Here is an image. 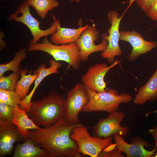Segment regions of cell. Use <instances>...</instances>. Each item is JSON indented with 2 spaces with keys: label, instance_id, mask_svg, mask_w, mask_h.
I'll return each instance as SVG.
<instances>
[{
  "label": "cell",
  "instance_id": "603a6c76",
  "mask_svg": "<svg viewBox=\"0 0 157 157\" xmlns=\"http://www.w3.org/2000/svg\"><path fill=\"white\" fill-rule=\"evenodd\" d=\"M0 102H3L14 108L21 106L22 103L15 91L0 89Z\"/></svg>",
  "mask_w": 157,
  "mask_h": 157
},
{
  "label": "cell",
  "instance_id": "3957f363",
  "mask_svg": "<svg viewBox=\"0 0 157 157\" xmlns=\"http://www.w3.org/2000/svg\"><path fill=\"white\" fill-rule=\"evenodd\" d=\"M85 87L89 101L82 110L84 112L104 111L110 114L117 111L121 104L127 103L132 99L129 94H118L114 89L107 88L105 91L98 92Z\"/></svg>",
  "mask_w": 157,
  "mask_h": 157
},
{
  "label": "cell",
  "instance_id": "9c48e42d",
  "mask_svg": "<svg viewBox=\"0 0 157 157\" xmlns=\"http://www.w3.org/2000/svg\"><path fill=\"white\" fill-rule=\"evenodd\" d=\"M125 117L124 113L117 111L110 113L107 117L101 119L94 127L93 136L105 138L115 134L127 136L129 132V128L122 126L120 124Z\"/></svg>",
  "mask_w": 157,
  "mask_h": 157
},
{
  "label": "cell",
  "instance_id": "ffe728a7",
  "mask_svg": "<svg viewBox=\"0 0 157 157\" xmlns=\"http://www.w3.org/2000/svg\"><path fill=\"white\" fill-rule=\"evenodd\" d=\"M28 72L27 69L20 70V78L18 80L15 88V91L21 100L24 99L27 95V94L31 85L39 75L36 70L34 71L33 74H31V71L27 74Z\"/></svg>",
  "mask_w": 157,
  "mask_h": 157
},
{
  "label": "cell",
  "instance_id": "5bb4252c",
  "mask_svg": "<svg viewBox=\"0 0 157 157\" xmlns=\"http://www.w3.org/2000/svg\"><path fill=\"white\" fill-rule=\"evenodd\" d=\"M24 139L12 122L0 119V156L10 154L14 144Z\"/></svg>",
  "mask_w": 157,
  "mask_h": 157
},
{
  "label": "cell",
  "instance_id": "44dd1931",
  "mask_svg": "<svg viewBox=\"0 0 157 157\" xmlns=\"http://www.w3.org/2000/svg\"><path fill=\"white\" fill-rule=\"evenodd\" d=\"M30 6L35 10L40 18H45L49 11L56 8L59 3L56 0H26Z\"/></svg>",
  "mask_w": 157,
  "mask_h": 157
},
{
  "label": "cell",
  "instance_id": "83f0119b",
  "mask_svg": "<svg viewBox=\"0 0 157 157\" xmlns=\"http://www.w3.org/2000/svg\"><path fill=\"white\" fill-rule=\"evenodd\" d=\"M112 150L108 151H104L103 152L102 151L99 154L98 157H125L122 152H119L117 149L114 151Z\"/></svg>",
  "mask_w": 157,
  "mask_h": 157
},
{
  "label": "cell",
  "instance_id": "ac0fdd59",
  "mask_svg": "<svg viewBox=\"0 0 157 157\" xmlns=\"http://www.w3.org/2000/svg\"><path fill=\"white\" fill-rule=\"evenodd\" d=\"M157 99V67L147 82L139 89L133 101L136 104L142 105L147 101Z\"/></svg>",
  "mask_w": 157,
  "mask_h": 157
},
{
  "label": "cell",
  "instance_id": "f546056e",
  "mask_svg": "<svg viewBox=\"0 0 157 157\" xmlns=\"http://www.w3.org/2000/svg\"><path fill=\"white\" fill-rule=\"evenodd\" d=\"M154 138H155V143H156L155 147H156V149H157V138L155 137H154ZM155 157H157V153H156V154L155 156Z\"/></svg>",
  "mask_w": 157,
  "mask_h": 157
},
{
  "label": "cell",
  "instance_id": "52a82bcc",
  "mask_svg": "<svg viewBox=\"0 0 157 157\" xmlns=\"http://www.w3.org/2000/svg\"><path fill=\"white\" fill-rule=\"evenodd\" d=\"M88 101V95L85 86L82 83L76 84L67 92L64 102V118L72 124L81 123L78 115Z\"/></svg>",
  "mask_w": 157,
  "mask_h": 157
},
{
  "label": "cell",
  "instance_id": "5b68a950",
  "mask_svg": "<svg viewBox=\"0 0 157 157\" xmlns=\"http://www.w3.org/2000/svg\"><path fill=\"white\" fill-rule=\"evenodd\" d=\"M29 6L26 0L25 1L17 7L14 13L10 15L8 20L25 24L30 30L33 37L29 44H35L38 43L41 38L47 37L55 32L57 28L56 19L53 15L54 21L50 27L45 30L42 29L40 26V22L31 14Z\"/></svg>",
  "mask_w": 157,
  "mask_h": 157
},
{
  "label": "cell",
  "instance_id": "8fae6325",
  "mask_svg": "<svg viewBox=\"0 0 157 157\" xmlns=\"http://www.w3.org/2000/svg\"><path fill=\"white\" fill-rule=\"evenodd\" d=\"M98 32L95 25L89 26L81 33L76 41L80 49L81 61H86L91 54L103 51L107 47L108 42L104 39L99 44H96L95 42L98 38Z\"/></svg>",
  "mask_w": 157,
  "mask_h": 157
},
{
  "label": "cell",
  "instance_id": "4dcf8cb0",
  "mask_svg": "<svg viewBox=\"0 0 157 157\" xmlns=\"http://www.w3.org/2000/svg\"><path fill=\"white\" fill-rule=\"evenodd\" d=\"M72 2H75L77 3H78L80 0H70Z\"/></svg>",
  "mask_w": 157,
  "mask_h": 157
},
{
  "label": "cell",
  "instance_id": "ba28073f",
  "mask_svg": "<svg viewBox=\"0 0 157 157\" xmlns=\"http://www.w3.org/2000/svg\"><path fill=\"white\" fill-rule=\"evenodd\" d=\"M124 14L119 17V13L115 10L110 11L107 13L111 25L107 31L108 35L104 34L103 37L108 42V44L101 55L103 58L106 59L110 63L112 64L115 61L116 56H120L122 54L119 45L120 36L119 26Z\"/></svg>",
  "mask_w": 157,
  "mask_h": 157
},
{
  "label": "cell",
  "instance_id": "8992f818",
  "mask_svg": "<svg viewBox=\"0 0 157 157\" xmlns=\"http://www.w3.org/2000/svg\"><path fill=\"white\" fill-rule=\"evenodd\" d=\"M70 137L76 143L79 153L92 157H98L101 152L112 143L111 137L100 138L91 137L87 128L83 125L75 128Z\"/></svg>",
  "mask_w": 157,
  "mask_h": 157
},
{
  "label": "cell",
  "instance_id": "30bf717a",
  "mask_svg": "<svg viewBox=\"0 0 157 157\" xmlns=\"http://www.w3.org/2000/svg\"><path fill=\"white\" fill-rule=\"evenodd\" d=\"M121 61L117 60L108 66L104 63L95 64L89 67L81 77L82 83L86 87L94 91L102 92L106 88L104 77L108 71Z\"/></svg>",
  "mask_w": 157,
  "mask_h": 157
},
{
  "label": "cell",
  "instance_id": "6da1fadb",
  "mask_svg": "<svg viewBox=\"0 0 157 157\" xmlns=\"http://www.w3.org/2000/svg\"><path fill=\"white\" fill-rule=\"evenodd\" d=\"M82 125L71 124L63 117L51 126L31 130L28 139L44 149L48 157H82L76 143L70 137L73 130Z\"/></svg>",
  "mask_w": 157,
  "mask_h": 157
},
{
  "label": "cell",
  "instance_id": "d6986e66",
  "mask_svg": "<svg viewBox=\"0 0 157 157\" xmlns=\"http://www.w3.org/2000/svg\"><path fill=\"white\" fill-rule=\"evenodd\" d=\"M47 152L29 139L17 145L13 157H48Z\"/></svg>",
  "mask_w": 157,
  "mask_h": 157
},
{
  "label": "cell",
  "instance_id": "4316f807",
  "mask_svg": "<svg viewBox=\"0 0 157 157\" xmlns=\"http://www.w3.org/2000/svg\"><path fill=\"white\" fill-rule=\"evenodd\" d=\"M144 13L152 20L157 21V1Z\"/></svg>",
  "mask_w": 157,
  "mask_h": 157
},
{
  "label": "cell",
  "instance_id": "7a4b0ae2",
  "mask_svg": "<svg viewBox=\"0 0 157 157\" xmlns=\"http://www.w3.org/2000/svg\"><path fill=\"white\" fill-rule=\"evenodd\" d=\"M65 99L57 91H52L41 100L31 102L28 116L39 126H51L64 117Z\"/></svg>",
  "mask_w": 157,
  "mask_h": 157
},
{
  "label": "cell",
  "instance_id": "e0dca14e",
  "mask_svg": "<svg viewBox=\"0 0 157 157\" xmlns=\"http://www.w3.org/2000/svg\"><path fill=\"white\" fill-rule=\"evenodd\" d=\"M25 108L22 109L19 106L14 108V116L12 123L24 140L28 138L30 130L41 129L39 126L29 118Z\"/></svg>",
  "mask_w": 157,
  "mask_h": 157
},
{
  "label": "cell",
  "instance_id": "4fadbf2b",
  "mask_svg": "<svg viewBox=\"0 0 157 157\" xmlns=\"http://www.w3.org/2000/svg\"><path fill=\"white\" fill-rule=\"evenodd\" d=\"M116 149L119 152H123L128 157H152L156 154L155 147L152 151H149L144 148V146L149 147V144L145 140L139 138H135L132 143L125 142L123 136L118 134L113 135Z\"/></svg>",
  "mask_w": 157,
  "mask_h": 157
},
{
  "label": "cell",
  "instance_id": "2e32d148",
  "mask_svg": "<svg viewBox=\"0 0 157 157\" xmlns=\"http://www.w3.org/2000/svg\"><path fill=\"white\" fill-rule=\"evenodd\" d=\"M57 28L56 31L52 34L51 42L56 44H64L76 42L82 33L88 27L86 24L77 28L62 27L59 19H56Z\"/></svg>",
  "mask_w": 157,
  "mask_h": 157
},
{
  "label": "cell",
  "instance_id": "1f68e13d",
  "mask_svg": "<svg viewBox=\"0 0 157 157\" xmlns=\"http://www.w3.org/2000/svg\"><path fill=\"white\" fill-rule=\"evenodd\" d=\"M157 112V110L155 111H154L153 112L154 113H156V112Z\"/></svg>",
  "mask_w": 157,
  "mask_h": 157
},
{
  "label": "cell",
  "instance_id": "d4e9b609",
  "mask_svg": "<svg viewBox=\"0 0 157 157\" xmlns=\"http://www.w3.org/2000/svg\"><path fill=\"white\" fill-rule=\"evenodd\" d=\"M14 116V108L0 102V119L12 122Z\"/></svg>",
  "mask_w": 157,
  "mask_h": 157
},
{
  "label": "cell",
  "instance_id": "484cf974",
  "mask_svg": "<svg viewBox=\"0 0 157 157\" xmlns=\"http://www.w3.org/2000/svg\"><path fill=\"white\" fill-rule=\"evenodd\" d=\"M157 0H135L136 4L144 11L148 10Z\"/></svg>",
  "mask_w": 157,
  "mask_h": 157
},
{
  "label": "cell",
  "instance_id": "9a60e30c",
  "mask_svg": "<svg viewBox=\"0 0 157 157\" xmlns=\"http://www.w3.org/2000/svg\"><path fill=\"white\" fill-rule=\"evenodd\" d=\"M49 63L50 66L48 67H47L46 64L44 63L42 64L38 67L36 70L38 72L39 75L34 82V86L32 90L24 99L21 100L22 104L21 106L22 108L25 109L27 113L29 110L32 97L40 83L48 76L58 73L59 72L58 69L62 66L60 63L54 59H51Z\"/></svg>",
  "mask_w": 157,
  "mask_h": 157
},
{
  "label": "cell",
  "instance_id": "cb8c5ba5",
  "mask_svg": "<svg viewBox=\"0 0 157 157\" xmlns=\"http://www.w3.org/2000/svg\"><path fill=\"white\" fill-rule=\"evenodd\" d=\"M19 75V72H13L8 76L0 77V89L15 91Z\"/></svg>",
  "mask_w": 157,
  "mask_h": 157
},
{
  "label": "cell",
  "instance_id": "277c9868",
  "mask_svg": "<svg viewBox=\"0 0 157 157\" xmlns=\"http://www.w3.org/2000/svg\"><path fill=\"white\" fill-rule=\"evenodd\" d=\"M28 51L44 52L52 56L56 61L66 62L69 67H71L74 69L79 68L81 61L79 48L76 42L56 45L52 43L45 37L42 42L29 44Z\"/></svg>",
  "mask_w": 157,
  "mask_h": 157
},
{
  "label": "cell",
  "instance_id": "f1b7e54d",
  "mask_svg": "<svg viewBox=\"0 0 157 157\" xmlns=\"http://www.w3.org/2000/svg\"><path fill=\"white\" fill-rule=\"evenodd\" d=\"M149 131L154 137L157 138V127L154 129H149Z\"/></svg>",
  "mask_w": 157,
  "mask_h": 157
},
{
  "label": "cell",
  "instance_id": "7c38bea8",
  "mask_svg": "<svg viewBox=\"0 0 157 157\" xmlns=\"http://www.w3.org/2000/svg\"><path fill=\"white\" fill-rule=\"evenodd\" d=\"M120 40L128 42L131 45V51L127 56L128 60L131 62L157 47L156 42L145 40L140 33L135 31H120Z\"/></svg>",
  "mask_w": 157,
  "mask_h": 157
},
{
  "label": "cell",
  "instance_id": "7402d4cb",
  "mask_svg": "<svg viewBox=\"0 0 157 157\" xmlns=\"http://www.w3.org/2000/svg\"><path fill=\"white\" fill-rule=\"evenodd\" d=\"M25 49L22 48L15 53L14 58L10 62L0 65V77L3 76L6 72L11 71L13 72L18 73L20 71L21 62L26 57Z\"/></svg>",
  "mask_w": 157,
  "mask_h": 157
}]
</instances>
